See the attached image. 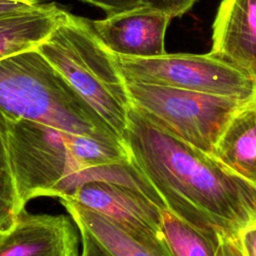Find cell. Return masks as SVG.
I'll return each instance as SVG.
<instances>
[{
  "instance_id": "6da1fadb",
  "label": "cell",
  "mask_w": 256,
  "mask_h": 256,
  "mask_svg": "<svg viewBox=\"0 0 256 256\" xmlns=\"http://www.w3.org/2000/svg\"><path fill=\"white\" fill-rule=\"evenodd\" d=\"M122 139L133 165L174 214L231 238L256 224V185L163 130L132 103Z\"/></svg>"
},
{
  "instance_id": "7a4b0ae2",
  "label": "cell",
  "mask_w": 256,
  "mask_h": 256,
  "mask_svg": "<svg viewBox=\"0 0 256 256\" xmlns=\"http://www.w3.org/2000/svg\"><path fill=\"white\" fill-rule=\"evenodd\" d=\"M0 109L67 133L124 143L36 48L0 60Z\"/></svg>"
},
{
  "instance_id": "3957f363",
  "label": "cell",
  "mask_w": 256,
  "mask_h": 256,
  "mask_svg": "<svg viewBox=\"0 0 256 256\" xmlns=\"http://www.w3.org/2000/svg\"><path fill=\"white\" fill-rule=\"evenodd\" d=\"M36 49L122 138L131 105L126 80L118 57L100 40L91 21L63 9Z\"/></svg>"
},
{
  "instance_id": "277c9868",
  "label": "cell",
  "mask_w": 256,
  "mask_h": 256,
  "mask_svg": "<svg viewBox=\"0 0 256 256\" xmlns=\"http://www.w3.org/2000/svg\"><path fill=\"white\" fill-rule=\"evenodd\" d=\"M7 121L12 171L24 208L36 197L70 198L87 184V169L69 149L70 133L8 115Z\"/></svg>"
},
{
  "instance_id": "5b68a950",
  "label": "cell",
  "mask_w": 256,
  "mask_h": 256,
  "mask_svg": "<svg viewBox=\"0 0 256 256\" xmlns=\"http://www.w3.org/2000/svg\"><path fill=\"white\" fill-rule=\"evenodd\" d=\"M126 85L131 103L152 122L210 155L230 120L249 103L174 87L137 82Z\"/></svg>"
},
{
  "instance_id": "8992f818",
  "label": "cell",
  "mask_w": 256,
  "mask_h": 256,
  "mask_svg": "<svg viewBox=\"0 0 256 256\" xmlns=\"http://www.w3.org/2000/svg\"><path fill=\"white\" fill-rule=\"evenodd\" d=\"M117 57L126 82L210 93L245 102H251L254 97L255 78L211 53Z\"/></svg>"
},
{
  "instance_id": "52a82bcc",
  "label": "cell",
  "mask_w": 256,
  "mask_h": 256,
  "mask_svg": "<svg viewBox=\"0 0 256 256\" xmlns=\"http://www.w3.org/2000/svg\"><path fill=\"white\" fill-rule=\"evenodd\" d=\"M64 199L103 215L145 243H166L161 230V213L166 207L141 190L98 181L81 186Z\"/></svg>"
},
{
  "instance_id": "ba28073f",
  "label": "cell",
  "mask_w": 256,
  "mask_h": 256,
  "mask_svg": "<svg viewBox=\"0 0 256 256\" xmlns=\"http://www.w3.org/2000/svg\"><path fill=\"white\" fill-rule=\"evenodd\" d=\"M81 236L68 214H30L25 209L0 234V256H80Z\"/></svg>"
},
{
  "instance_id": "9c48e42d",
  "label": "cell",
  "mask_w": 256,
  "mask_h": 256,
  "mask_svg": "<svg viewBox=\"0 0 256 256\" xmlns=\"http://www.w3.org/2000/svg\"><path fill=\"white\" fill-rule=\"evenodd\" d=\"M172 18L142 6L133 10L90 20L103 44L116 56L150 58L165 51V34Z\"/></svg>"
},
{
  "instance_id": "30bf717a",
  "label": "cell",
  "mask_w": 256,
  "mask_h": 256,
  "mask_svg": "<svg viewBox=\"0 0 256 256\" xmlns=\"http://www.w3.org/2000/svg\"><path fill=\"white\" fill-rule=\"evenodd\" d=\"M210 53L256 79V0L220 2Z\"/></svg>"
},
{
  "instance_id": "8fae6325",
  "label": "cell",
  "mask_w": 256,
  "mask_h": 256,
  "mask_svg": "<svg viewBox=\"0 0 256 256\" xmlns=\"http://www.w3.org/2000/svg\"><path fill=\"white\" fill-rule=\"evenodd\" d=\"M76 225L83 227L107 256H171L165 244H149L120 226L69 199H59Z\"/></svg>"
},
{
  "instance_id": "7c38bea8",
  "label": "cell",
  "mask_w": 256,
  "mask_h": 256,
  "mask_svg": "<svg viewBox=\"0 0 256 256\" xmlns=\"http://www.w3.org/2000/svg\"><path fill=\"white\" fill-rule=\"evenodd\" d=\"M213 156L233 173L256 185V107L252 101L230 120Z\"/></svg>"
},
{
  "instance_id": "4fadbf2b",
  "label": "cell",
  "mask_w": 256,
  "mask_h": 256,
  "mask_svg": "<svg viewBox=\"0 0 256 256\" xmlns=\"http://www.w3.org/2000/svg\"><path fill=\"white\" fill-rule=\"evenodd\" d=\"M62 10L42 2L31 10L0 16V60L37 48L56 26Z\"/></svg>"
},
{
  "instance_id": "5bb4252c",
  "label": "cell",
  "mask_w": 256,
  "mask_h": 256,
  "mask_svg": "<svg viewBox=\"0 0 256 256\" xmlns=\"http://www.w3.org/2000/svg\"><path fill=\"white\" fill-rule=\"evenodd\" d=\"M161 230L171 256H216L220 236L203 231L164 208Z\"/></svg>"
},
{
  "instance_id": "9a60e30c",
  "label": "cell",
  "mask_w": 256,
  "mask_h": 256,
  "mask_svg": "<svg viewBox=\"0 0 256 256\" xmlns=\"http://www.w3.org/2000/svg\"><path fill=\"white\" fill-rule=\"evenodd\" d=\"M24 209L18 196L10 160L7 115L0 109V234L11 229Z\"/></svg>"
},
{
  "instance_id": "2e32d148",
  "label": "cell",
  "mask_w": 256,
  "mask_h": 256,
  "mask_svg": "<svg viewBox=\"0 0 256 256\" xmlns=\"http://www.w3.org/2000/svg\"><path fill=\"white\" fill-rule=\"evenodd\" d=\"M197 0H143L145 6L170 16L181 17L188 12Z\"/></svg>"
},
{
  "instance_id": "e0dca14e",
  "label": "cell",
  "mask_w": 256,
  "mask_h": 256,
  "mask_svg": "<svg viewBox=\"0 0 256 256\" xmlns=\"http://www.w3.org/2000/svg\"><path fill=\"white\" fill-rule=\"evenodd\" d=\"M103 10L107 16L145 6L143 0H81Z\"/></svg>"
},
{
  "instance_id": "ac0fdd59",
  "label": "cell",
  "mask_w": 256,
  "mask_h": 256,
  "mask_svg": "<svg viewBox=\"0 0 256 256\" xmlns=\"http://www.w3.org/2000/svg\"><path fill=\"white\" fill-rule=\"evenodd\" d=\"M41 3L40 0H0V16L28 11Z\"/></svg>"
},
{
  "instance_id": "d6986e66",
  "label": "cell",
  "mask_w": 256,
  "mask_h": 256,
  "mask_svg": "<svg viewBox=\"0 0 256 256\" xmlns=\"http://www.w3.org/2000/svg\"><path fill=\"white\" fill-rule=\"evenodd\" d=\"M245 256H256V224L244 228L237 237Z\"/></svg>"
},
{
  "instance_id": "ffe728a7",
  "label": "cell",
  "mask_w": 256,
  "mask_h": 256,
  "mask_svg": "<svg viewBox=\"0 0 256 256\" xmlns=\"http://www.w3.org/2000/svg\"><path fill=\"white\" fill-rule=\"evenodd\" d=\"M77 227L81 236L80 256H107L83 227L78 225Z\"/></svg>"
},
{
  "instance_id": "44dd1931",
  "label": "cell",
  "mask_w": 256,
  "mask_h": 256,
  "mask_svg": "<svg viewBox=\"0 0 256 256\" xmlns=\"http://www.w3.org/2000/svg\"><path fill=\"white\" fill-rule=\"evenodd\" d=\"M216 256H245L240 248L237 238L220 236V243Z\"/></svg>"
},
{
  "instance_id": "7402d4cb",
  "label": "cell",
  "mask_w": 256,
  "mask_h": 256,
  "mask_svg": "<svg viewBox=\"0 0 256 256\" xmlns=\"http://www.w3.org/2000/svg\"><path fill=\"white\" fill-rule=\"evenodd\" d=\"M255 83H256V79H255ZM252 103H253V104H254V106L256 107V84H255V93H254V97H253Z\"/></svg>"
}]
</instances>
